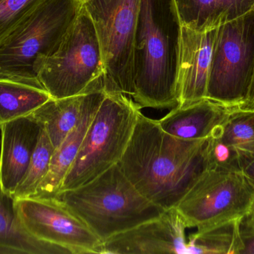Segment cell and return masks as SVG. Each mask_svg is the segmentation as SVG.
Wrapping results in <instances>:
<instances>
[{
  "label": "cell",
  "mask_w": 254,
  "mask_h": 254,
  "mask_svg": "<svg viewBox=\"0 0 254 254\" xmlns=\"http://www.w3.org/2000/svg\"><path fill=\"white\" fill-rule=\"evenodd\" d=\"M210 138L188 140L165 132L158 120L139 115L119 167L143 197L174 208L207 170Z\"/></svg>",
  "instance_id": "obj_1"
},
{
  "label": "cell",
  "mask_w": 254,
  "mask_h": 254,
  "mask_svg": "<svg viewBox=\"0 0 254 254\" xmlns=\"http://www.w3.org/2000/svg\"><path fill=\"white\" fill-rule=\"evenodd\" d=\"M182 28L175 0H140L131 97L140 109H173L179 104Z\"/></svg>",
  "instance_id": "obj_2"
},
{
  "label": "cell",
  "mask_w": 254,
  "mask_h": 254,
  "mask_svg": "<svg viewBox=\"0 0 254 254\" xmlns=\"http://www.w3.org/2000/svg\"><path fill=\"white\" fill-rule=\"evenodd\" d=\"M83 4V0H43L36 6L0 40V79L43 88L40 68L59 49Z\"/></svg>",
  "instance_id": "obj_3"
},
{
  "label": "cell",
  "mask_w": 254,
  "mask_h": 254,
  "mask_svg": "<svg viewBox=\"0 0 254 254\" xmlns=\"http://www.w3.org/2000/svg\"><path fill=\"white\" fill-rule=\"evenodd\" d=\"M52 198L78 216L103 243L165 211L137 190L119 164Z\"/></svg>",
  "instance_id": "obj_4"
},
{
  "label": "cell",
  "mask_w": 254,
  "mask_h": 254,
  "mask_svg": "<svg viewBox=\"0 0 254 254\" xmlns=\"http://www.w3.org/2000/svg\"><path fill=\"white\" fill-rule=\"evenodd\" d=\"M140 113V107L128 95L107 92L60 192L86 184L119 164Z\"/></svg>",
  "instance_id": "obj_5"
},
{
  "label": "cell",
  "mask_w": 254,
  "mask_h": 254,
  "mask_svg": "<svg viewBox=\"0 0 254 254\" xmlns=\"http://www.w3.org/2000/svg\"><path fill=\"white\" fill-rule=\"evenodd\" d=\"M99 39L83 4L59 49L43 62L38 80L52 98H62L104 88Z\"/></svg>",
  "instance_id": "obj_6"
},
{
  "label": "cell",
  "mask_w": 254,
  "mask_h": 254,
  "mask_svg": "<svg viewBox=\"0 0 254 254\" xmlns=\"http://www.w3.org/2000/svg\"><path fill=\"white\" fill-rule=\"evenodd\" d=\"M254 74V10L218 27L206 98L228 108H240Z\"/></svg>",
  "instance_id": "obj_7"
},
{
  "label": "cell",
  "mask_w": 254,
  "mask_h": 254,
  "mask_svg": "<svg viewBox=\"0 0 254 254\" xmlns=\"http://www.w3.org/2000/svg\"><path fill=\"white\" fill-rule=\"evenodd\" d=\"M140 0H88L104 60L107 92H134V43Z\"/></svg>",
  "instance_id": "obj_8"
},
{
  "label": "cell",
  "mask_w": 254,
  "mask_h": 254,
  "mask_svg": "<svg viewBox=\"0 0 254 254\" xmlns=\"http://www.w3.org/2000/svg\"><path fill=\"white\" fill-rule=\"evenodd\" d=\"M254 188L241 171L208 169L178 204L188 228L206 229L249 213Z\"/></svg>",
  "instance_id": "obj_9"
},
{
  "label": "cell",
  "mask_w": 254,
  "mask_h": 254,
  "mask_svg": "<svg viewBox=\"0 0 254 254\" xmlns=\"http://www.w3.org/2000/svg\"><path fill=\"white\" fill-rule=\"evenodd\" d=\"M16 201L24 228L35 238L68 249L71 254L102 253L101 240L55 198H27Z\"/></svg>",
  "instance_id": "obj_10"
},
{
  "label": "cell",
  "mask_w": 254,
  "mask_h": 254,
  "mask_svg": "<svg viewBox=\"0 0 254 254\" xmlns=\"http://www.w3.org/2000/svg\"><path fill=\"white\" fill-rule=\"evenodd\" d=\"M188 228L176 207L103 243L104 254H189Z\"/></svg>",
  "instance_id": "obj_11"
},
{
  "label": "cell",
  "mask_w": 254,
  "mask_h": 254,
  "mask_svg": "<svg viewBox=\"0 0 254 254\" xmlns=\"http://www.w3.org/2000/svg\"><path fill=\"white\" fill-rule=\"evenodd\" d=\"M216 30L196 31L182 25L178 67L179 104L185 106L204 99Z\"/></svg>",
  "instance_id": "obj_12"
},
{
  "label": "cell",
  "mask_w": 254,
  "mask_h": 254,
  "mask_svg": "<svg viewBox=\"0 0 254 254\" xmlns=\"http://www.w3.org/2000/svg\"><path fill=\"white\" fill-rule=\"evenodd\" d=\"M1 132L0 180L14 195L29 167L43 127L31 114L0 125Z\"/></svg>",
  "instance_id": "obj_13"
},
{
  "label": "cell",
  "mask_w": 254,
  "mask_h": 254,
  "mask_svg": "<svg viewBox=\"0 0 254 254\" xmlns=\"http://www.w3.org/2000/svg\"><path fill=\"white\" fill-rule=\"evenodd\" d=\"M107 92L104 88H100L85 94L81 114L77 125L55 149L47 174L32 198H52L60 192L63 181L80 150L89 125Z\"/></svg>",
  "instance_id": "obj_14"
},
{
  "label": "cell",
  "mask_w": 254,
  "mask_h": 254,
  "mask_svg": "<svg viewBox=\"0 0 254 254\" xmlns=\"http://www.w3.org/2000/svg\"><path fill=\"white\" fill-rule=\"evenodd\" d=\"M232 110L204 98L188 105L176 106L158 121L161 128L173 137L204 140L218 132Z\"/></svg>",
  "instance_id": "obj_15"
},
{
  "label": "cell",
  "mask_w": 254,
  "mask_h": 254,
  "mask_svg": "<svg viewBox=\"0 0 254 254\" xmlns=\"http://www.w3.org/2000/svg\"><path fill=\"white\" fill-rule=\"evenodd\" d=\"M184 26L196 31L214 29L254 10V0H175Z\"/></svg>",
  "instance_id": "obj_16"
},
{
  "label": "cell",
  "mask_w": 254,
  "mask_h": 254,
  "mask_svg": "<svg viewBox=\"0 0 254 254\" xmlns=\"http://www.w3.org/2000/svg\"><path fill=\"white\" fill-rule=\"evenodd\" d=\"M0 245L26 254H71L68 249L42 241L24 228L18 214L16 201L6 192L0 180Z\"/></svg>",
  "instance_id": "obj_17"
},
{
  "label": "cell",
  "mask_w": 254,
  "mask_h": 254,
  "mask_svg": "<svg viewBox=\"0 0 254 254\" xmlns=\"http://www.w3.org/2000/svg\"><path fill=\"white\" fill-rule=\"evenodd\" d=\"M85 94L50 98L31 113L47 133L55 149L63 143L77 125L81 114Z\"/></svg>",
  "instance_id": "obj_18"
},
{
  "label": "cell",
  "mask_w": 254,
  "mask_h": 254,
  "mask_svg": "<svg viewBox=\"0 0 254 254\" xmlns=\"http://www.w3.org/2000/svg\"><path fill=\"white\" fill-rule=\"evenodd\" d=\"M50 98L43 88L0 79V125L31 114Z\"/></svg>",
  "instance_id": "obj_19"
},
{
  "label": "cell",
  "mask_w": 254,
  "mask_h": 254,
  "mask_svg": "<svg viewBox=\"0 0 254 254\" xmlns=\"http://www.w3.org/2000/svg\"><path fill=\"white\" fill-rule=\"evenodd\" d=\"M242 219H235L198 230L188 242L189 254H241Z\"/></svg>",
  "instance_id": "obj_20"
},
{
  "label": "cell",
  "mask_w": 254,
  "mask_h": 254,
  "mask_svg": "<svg viewBox=\"0 0 254 254\" xmlns=\"http://www.w3.org/2000/svg\"><path fill=\"white\" fill-rule=\"evenodd\" d=\"M213 137L235 148L241 155H254V111L233 109Z\"/></svg>",
  "instance_id": "obj_21"
},
{
  "label": "cell",
  "mask_w": 254,
  "mask_h": 254,
  "mask_svg": "<svg viewBox=\"0 0 254 254\" xmlns=\"http://www.w3.org/2000/svg\"><path fill=\"white\" fill-rule=\"evenodd\" d=\"M55 150L47 133L43 128L28 170L13 195L15 199L34 197L40 183L47 174Z\"/></svg>",
  "instance_id": "obj_22"
},
{
  "label": "cell",
  "mask_w": 254,
  "mask_h": 254,
  "mask_svg": "<svg viewBox=\"0 0 254 254\" xmlns=\"http://www.w3.org/2000/svg\"><path fill=\"white\" fill-rule=\"evenodd\" d=\"M43 0H0V40Z\"/></svg>",
  "instance_id": "obj_23"
},
{
  "label": "cell",
  "mask_w": 254,
  "mask_h": 254,
  "mask_svg": "<svg viewBox=\"0 0 254 254\" xmlns=\"http://www.w3.org/2000/svg\"><path fill=\"white\" fill-rule=\"evenodd\" d=\"M210 169L241 171L242 155L235 148L223 143L218 137L210 138Z\"/></svg>",
  "instance_id": "obj_24"
},
{
  "label": "cell",
  "mask_w": 254,
  "mask_h": 254,
  "mask_svg": "<svg viewBox=\"0 0 254 254\" xmlns=\"http://www.w3.org/2000/svg\"><path fill=\"white\" fill-rule=\"evenodd\" d=\"M241 172L254 188V155H242Z\"/></svg>",
  "instance_id": "obj_25"
},
{
  "label": "cell",
  "mask_w": 254,
  "mask_h": 254,
  "mask_svg": "<svg viewBox=\"0 0 254 254\" xmlns=\"http://www.w3.org/2000/svg\"><path fill=\"white\" fill-rule=\"evenodd\" d=\"M241 237L243 243L241 254H254V231L243 226L241 223Z\"/></svg>",
  "instance_id": "obj_26"
},
{
  "label": "cell",
  "mask_w": 254,
  "mask_h": 254,
  "mask_svg": "<svg viewBox=\"0 0 254 254\" xmlns=\"http://www.w3.org/2000/svg\"><path fill=\"white\" fill-rule=\"evenodd\" d=\"M239 109L244 110H254V74L247 98L243 103V105Z\"/></svg>",
  "instance_id": "obj_27"
},
{
  "label": "cell",
  "mask_w": 254,
  "mask_h": 254,
  "mask_svg": "<svg viewBox=\"0 0 254 254\" xmlns=\"http://www.w3.org/2000/svg\"><path fill=\"white\" fill-rule=\"evenodd\" d=\"M242 225L254 231V203L249 213L242 220Z\"/></svg>",
  "instance_id": "obj_28"
},
{
  "label": "cell",
  "mask_w": 254,
  "mask_h": 254,
  "mask_svg": "<svg viewBox=\"0 0 254 254\" xmlns=\"http://www.w3.org/2000/svg\"><path fill=\"white\" fill-rule=\"evenodd\" d=\"M0 254H22L19 251L0 245Z\"/></svg>",
  "instance_id": "obj_29"
},
{
  "label": "cell",
  "mask_w": 254,
  "mask_h": 254,
  "mask_svg": "<svg viewBox=\"0 0 254 254\" xmlns=\"http://www.w3.org/2000/svg\"><path fill=\"white\" fill-rule=\"evenodd\" d=\"M83 1L85 2V1H88V0H83Z\"/></svg>",
  "instance_id": "obj_30"
}]
</instances>
